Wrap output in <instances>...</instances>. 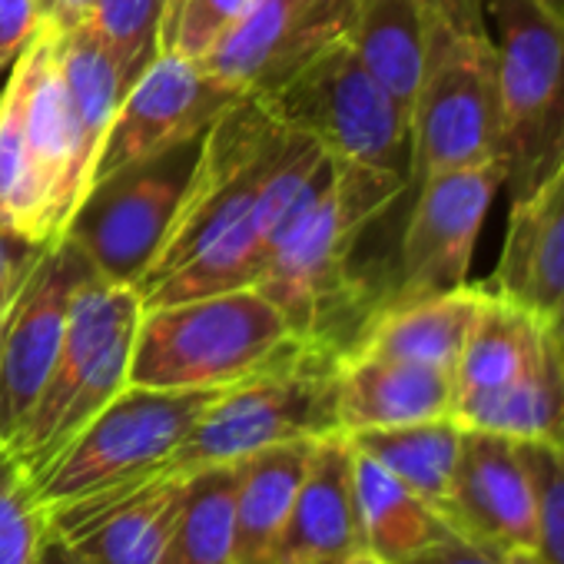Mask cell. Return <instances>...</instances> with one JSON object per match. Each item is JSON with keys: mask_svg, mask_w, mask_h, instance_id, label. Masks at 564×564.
Returning a JSON list of instances; mask_svg holds the SVG:
<instances>
[{"mask_svg": "<svg viewBox=\"0 0 564 564\" xmlns=\"http://www.w3.org/2000/svg\"><path fill=\"white\" fill-rule=\"evenodd\" d=\"M409 127V183L501 160L498 54L481 0H425V51Z\"/></svg>", "mask_w": 564, "mask_h": 564, "instance_id": "6da1fadb", "label": "cell"}, {"mask_svg": "<svg viewBox=\"0 0 564 564\" xmlns=\"http://www.w3.org/2000/svg\"><path fill=\"white\" fill-rule=\"evenodd\" d=\"M303 343L282 313L252 286L143 310L127 386L143 389H229L290 362Z\"/></svg>", "mask_w": 564, "mask_h": 564, "instance_id": "7a4b0ae2", "label": "cell"}, {"mask_svg": "<svg viewBox=\"0 0 564 564\" xmlns=\"http://www.w3.org/2000/svg\"><path fill=\"white\" fill-rule=\"evenodd\" d=\"M409 186V176L395 170L336 160L329 186L275 239L252 290L282 313L303 343L333 346L326 319L346 290L349 256L366 226Z\"/></svg>", "mask_w": 564, "mask_h": 564, "instance_id": "3957f363", "label": "cell"}, {"mask_svg": "<svg viewBox=\"0 0 564 564\" xmlns=\"http://www.w3.org/2000/svg\"><path fill=\"white\" fill-rule=\"evenodd\" d=\"M339 356L343 352L333 346H310L290 362L223 389L156 475L186 478L199 468L229 465L279 442L339 432Z\"/></svg>", "mask_w": 564, "mask_h": 564, "instance_id": "277c9868", "label": "cell"}, {"mask_svg": "<svg viewBox=\"0 0 564 564\" xmlns=\"http://www.w3.org/2000/svg\"><path fill=\"white\" fill-rule=\"evenodd\" d=\"M256 97L272 120L316 140L333 160L409 176V110L372 77L346 37Z\"/></svg>", "mask_w": 564, "mask_h": 564, "instance_id": "5b68a950", "label": "cell"}, {"mask_svg": "<svg viewBox=\"0 0 564 564\" xmlns=\"http://www.w3.org/2000/svg\"><path fill=\"white\" fill-rule=\"evenodd\" d=\"M498 54L501 166L511 199L564 153V18L534 0H481Z\"/></svg>", "mask_w": 564, "mask_h": 564, "instance_id": "8992f818", "label": "cell"}, {"mask_svg": "<svg viewBox=\"0 0 564 564\" xmlns=\"http://www.w3.org/2000/svg\"><path fill=\"white\" fill-rule=\"evenodd\" d=\"M223 389H143L127 386L100 415L34 478L44 511L143 481L183 445Z\"/></svg>", "mask_w": 564, "mask_h": 564, "instance_id": "52a82bcc", "label": "cell"}, {"mask_svg": "<svg viewBox=\"0 0 564 564\" xmlns=\"http://www.w3.org/2000/svg\"><path fill=\"white\" fill-rule=\"evenodd\" d=\"M286 137L290 127L272 120L256 94H242L209 123L183 206L137 286L140 296L252 209Z\"/></svg>", "mask_w": 564, "mask_h": 564, "instance_id": "ba28073f", "label": "cell"}, {"mask_svg": "<svg viewBox=\"0 0 564 564\" xmlns=\"http://www.w3.org/2000/svg\"><path fill=\"white\" fill-rule=\"evenodd\" d=\"M203 137L206 133L143 163H130L87 189L64 239L84 252L100 279L133 290L143 282L183 206Z\"/></svg>", "mask_w": 564, "mask_h": 564, "instance_id": "9c48e42d", "label": "cell"}, {"mask_svg": "<svg viewBox=\"0 0 564 564\" xmlns=\"http://www.w3.org/2000/svg\"><path fill=\"white\" fill-rule=\"evenodd\" d=\"M97 275L70 239L44 246L21 290L0 316V445L11 448L31 419L67 326L80 282Z\"/></svg>", "mask_w": 564, "mask_h": 564, "instance_id": "30bf717a", "label": "cell"}, {"mask_svg": "<svg viewBox=\"0 0 564 564\" xmlns=\"http://www.w3.org/2000/svg\"><path fill=\"white\" fill-rule=\"evenodd\" d=\"M415 186L419 196L402 232L392 303L465 286L491 199L505 189V166L501 160L455 166L432 173Z\"/></svg>", "mask_w": 564, "mask_h": 564, "instance_id": "8fae6325", "label": "cell"}, {"mask_svg": "<svg viewBox=\"0 0 564 564\" xmlns=\"http://www.w3.org/2000/svg\"><path fill=\"white\" fill-rule=\"evenodd\" d=\"M242 94L209 77L196 61L163 51L150 70L123 94L117 117L100 143L90 186L110 173L166 153L199 133Z\"/></svg>", "mask_w": 564, "mask_h": 564, "instance_id": "7c38bea8", "label": "cell"}, {"mask_svg": "<svg viewBox=\"0 0 564 564\" xmlns=\"http://www.w3.org/2000/svg\"><path fill=\"white\" fill-rule=\"evenodd\" d=\"M349 18L352 0H252L196 64L236 94H265L346 37Z\"/></svg>", "mask_w": 564, "mask_h": 564, "instance_id": "4fadbf2b", "label": "cell"}, {"mask_svg": "<svg viewBox=\"0 0 564 564\" xmlns=\"http://www.w3.org/2000/svg\"><path fill=\"white\" fill-rule=\"evenodd\" d=\"M28 70L24 94V140L31 156V176L41 206L44 246L57 242L87 196V170L80 160L77 123L67 97V84L57 64V31L51 24L21 54Z\"/></svg>", "mask_w": 564, "mask_h": 564, "instance_id": "5bb4252c", "label": "cell"}, {"mask_svg": "<svg viewBox=\"0 0 564 564\" xmlns=\"http://www.w3.org/2000/svg\"><path fill=\"white\" fill-rule=\"evenodd\" d=\"M445 521L501 554L534 551L538 501L518 442L465 429Z\"/></svg>", "mask_w": 564, "mask_h": 564, "instance_id": "9a60e30c", "label": "cell"}, {"mask_svg": "<svg viewBox=\"0 0 564 564\" xmlns=\"http://www.w3.org/2000/svg\"><path fill=\"white\" fill-rule=\"evenodd\" d=\"M180 495L183 478L150 475L47 511V528L67 538L90 564H160Z\"/></svg>", "mask_w": 564, "mask_h": 564, "instance_id": "2e32d148", "label": "cell"}, {"mask_svg": "<svg viewBox=\"0 0 564 564\" xmlns=\"http://www.w3.org/2000/svg\"><path fill=\"white\" fill-rule=\"evenodd\" d=\"M140 313L143 306L133 286H117V282H107L100 275H90L87 282H80V290L74 293L70 310H67L64 339H61L51 379L44 386V395L37 399L31 419L24 422L21 435L8 448L21 462L24 471L34 462L54 422L61 419V412L67 409V402L74 399V392L80 389V382L87 379V372L97 366V359L107 352L113 339H120L127 329L140 323Z\"/></svg>", "mask_w": 564, "mask_h": 564, "instance_id": "e0dca14e", "label": "cell"}, {"mask_svg": "<svg viewBox=\"0 0 564 564\" xmlns=\"http://www.w3.org/2000/svg\"><path fill=\"white\" fill-rule=\"evenodd\" d=\"M485 286L541 323L564 300V153L524 196L511 199L505 246Z\"/></svg>", "mask_w": 564, "mask_h": 564, "instance_id": "ac0fdd59", "label": "cell"}, {"mask_svg": "<svg viewBox=\"0 0 564 564\" xmlns=\"http://www.w3.org/2000/svg\"><path fill=\"white\" fill-rule=\"evenodd\" d=\"M352 458L346 432L316 438L272 564H329L362 547Z\"/></svg>", "mask_w": 564, "mask_h": 564, "instance_id": "d6986e66", "label": "cell"}, {"mask_svg": "<svg viewBox=\"0 0 564 564\" xmlns=\"http://www.w3.org/2000/svg\"><path fill=\"white\" fill-rule=\"evenodd\" d=\"M452 399L455 382L445 369L369 352L339 356L336 419L346 435L452 415Z\"/></svg>", "mask_w": 564, "mask_h": 564, "instance_id": "ffe728a7", "label": "cell"}, {"mask_svg": "<svg viewBox=\"0 0 564 564\" xmlns=\"http://www.w3.org/2000/svg\"><path fill=\"white\" fill-rule=\"evenodd\" d=\"M481 303L485 282H478V286L465 282V286L448 293L389 303L362 326L359 339L346 346V352L389 356L452 372Z\"/></svg>", "mask_w": 564, "mask_h": 564, "instance_id": "44dd1931", "label": "cell"}, {"mask_svg": "<svg viewBox=\"0 0 564 564\" xmlns=\"http://www.w3.org/2000/svg\"><path fill=\"white\" fill-rule=\"evenodd\" d=\"M316 438L279 442L236 462L232 564H272Z\"/></svg>", "mask_w": 564, "mask_h": 564, "instance_id": "7402d4cb", "label": "cell"}, {"mask_svg": "<svg viewBox=\"0 0 564 564\" xmlns=\"http://www.w3.org/2000/svg\"><path fill=\"white\" fill-rule=\"evenodd\" d=\"M452 419L468 432L564 452V362L547 339L544 359L511 386L452 399Z\"/></svg>", "mask_w": 564, "mask_h": 564, "instance_id": "603a6c76", "label": "cell"}, {"mask_svg": "<svg viewBox=\"0 0 564 564\" xmlns=\"http://www.w3.org/2000/svg\"><path fill=\"white\" fill-rule=\"evenodd\" d=\"M547 352L544 323L485 286V303L455 359V395L491 392L528 376Z\"/></svg>", "mask_w": 564, "mask_h": 564, "instance_id": "cb8c5ba5", "label": "cell"}, {"mask_svg": "<svg viewBox=\"0 0 564 564\" xmlns=\"http://www.w3.org/2000/svg\"><path fill=\"white\" fill-rule=\"evenodd\" d=\"M352 481L362 547L382 557L386 564L409 561L415 551H422L452 528L425 498H419L409 485H402L392 471H386L359 448L352 458Z\"/></svg>", "mask_w": 564, "mask_h": 564, "instance_id": "d4e9b609", "label": "cell"}, {"mask_svg": "<svg viewBox=\"0 0 564 564\" xmlns=\"http://www.w3.org/2000/svg\"><path fill=\"white\" fill-rule=\"evenodd\" d=\"M346 41L372 77L409 110L425 51V0H352Z\"/></svg>", "mask_w": 564, "mask_h": 564, "instance_id": "484cf974", "label": "cell"}, {"mask_svg": "<svg viewBox=\"0 0 564 564\" xmlns=\"http://www.w3.org/2000/svg\"><path fill=\"white\" fill-rule=\"evenodd\" d=\"M349 438L359 452L376 458L386 471H392L402 485H409L445 518L458 455H462V438H465V429L452 415L399 425V429L356 432Z\"/></svg>", "mask_w": 564, "mask_h": 564, "instance_id": "4316f807", "label": "cell"}, {"mask_svg": "<svg viewBox=\"0 0 564 564\" xmlns=\"http://www.w3.org/2000/svg\"><path fill=\"white\" fill-rule=\"evenodd\" d=\"M57 64H61V74L67 84L74 123H77L80 160H84L87 189H90V173H94L100 143H104V137L117 117V107L123 100V84H120L110 51L97 41V34L87 24H80L74 31H57Z\"/></svg>", "mask_w": 564, "mask_h": 564, "instance_id": "83f0119b", "label": "cell"}, {"mask_svg": "<svg viewBox=\"0 0 564 564\" xmlns=\"http://www.w3.org/2000/svg\"><path fill=\"white\" fill-rule=\"evenodd\" d=\"M232 505L236 462L186 475L160 564H232Z\"/></svg>", "mask_w": 564, "mask_h": 564, "instance_id": "f1b7e54d", "label": "cell"}, {"mask_svg": "<svg viewBox=\"0 0 564 564\" xmlns=\"http://www.w3.org/2000/svg\"><path fill=\"white\" fill-rule=\"evenodd\" d=\"M163 11H166V0H97L87 28L110 51L123 94L163 54L160 47Z\"/></svg>", "mask_w": 564, "mask_h": 564, "instance_id": "f546056e", "label": "cell"}, {"mask_svg": "<svg viewBox=\"0 0 564 564\" xmlns=\"http://www.w3.org/2000/svg\"><path fill=\"white\" fill-rule=\"evenodd\" d=\"M47 538V511L31 475L0 445V564H37Z\"/></svg>", "mask_w": 564, "mask_h": 564, "instance_id": "4dcf8cb0", "label": "cell"}, {"mask_svg": "<svg viewBox=\"0 0 564 564\" xmlns=\"http://www.w3.org/2000/svg\"><path fill=\"white\" fill-rule=\"evenodd\" d=\"M249 4L252 0H166L160 47L186 61H203Z\"/></svg>", "mask_w": 564, "mask_h": 564, "instance_id": "1f68e13d", "label": "cell"}, {"mask_svg": "<svg viewBox=\"0 0 564 564\" xmlns=\"http://www.w3.org/2000/svg\"><path fill=\"white\" fill-rule=\"evenodd\" d=\"M521 452L538 501V541L531 554L544 564H564V452L551 445H521Z\"/></svg>", "mask_w": 564, "mask_h": 564, "instance_id": "d6a6232c", "label": "cell"}, {"mask_svg": "<svg viewBox=\"0 0 564 564\" xmlns=\"http://www.w3.org/2000/svg\"><path fill=\"white\" fill-rule=\"evenodd\" d=\"M47 24L41 0H0V77H11L21 54Z\"/></svg>", "mask_w": 564, "mask_h": 564, "instance_id": "836d02e7", "label": "cell"}, {"mask_svg": "<svg viewBox=\"0 0 564 564\" xmlns=\"http://www.w3.org/2000/svg\"><path fill=\"white\" fill-rule=\"evenodd\" d=\"M402 564H508V554L448 528L442 538H435Z\"/></svg>", "mask_w": 564, "mask_h": 564, "instance_id": "e575fe53", "label": "cell"}, {"mask_svg": "<svg viewBox=\"0 0 564 564\" xmlns=\"http://www.w3.org/2000/svg\"><path fill=\"white\" fill-rule=\"evenodd\" d=\"M41 252H44V246H37V242L0 232V316H4L8 303L21 290L24 275L31 272V265L37 262Z\"/></svg>", "mask_w": 564, "mask_h": 564, "instance_id": "d590c367", "label": "cell"}, {"mask_svg": "<svg viewBox=\"0 0 564 564\" xmlns=\"http://www.w3.org/2000/svg\"><path fill=\"white\" fill-rule=\"evenodd\" d=\"M94 8H97V0H54L47 24L57 31H74V28L90 21Z\"/></svg>", "mask_w": 564, "mask_h": 564, "instance_id": "8d00e7d4", "label": "cell"}, {"mask_svg": "<svg viewBox=\"0 0 564 564\" xmlns=\"http://www.w3.org/2000/svg\"><path fill=\"white\" fill-rule=\"evenodd\" d=\"M37 564H90L67 538H61L57 531L47 528V538H44V547H41V561Z\"/></svg>", "mask_w": 564, "mask_h": 564, "instance_id": "74e56055", "label": "cell"}, {"mask_svg": "<svg viewBox=\"0 0 564 564\" xmlns=\"http://www.w3.org/2000/svg\"><path fill=\"white\" fill-rule=\"evenodd\" d=\"M544 333H547V339H551V346H554V352L561 356V362H564V300L554 306V313L544 319Z\"/></svg>", "mask_w": 564, "mask_h": 564, "instance_id": "f35d334b", "label": "cell"}, {"mask_svg": "<svg viewBox=\"0 0 564 564\" xmlns=\"http://www.w3.org/2000/svg\"><path fill=\"white\" fill-rule=\"evenodd\" d=\"M329 564H386V561L376 557L372 551L359 547V551H352V554H346V557H339V561H329Z\"/></svg>", "mask_w": 564, "mask_h": 564, "instance_id": "ab89813d", "label": "cell"}, {"mask_svg": "<svg viewBox=\"0 0 564 564\" xmlns=\"http://www.w3.org/2000/svg\"><path fill=\"white\" fill-rule=\"evenodd\" d=\"M508 564H544V561L531 551H514V554H508Z\"/></svg>", "mask_w": 564, "mask_h": 564, "instance_id": "60d3db41", "label": "cell"}, {"mask_svg": "<svg viewBox=\"0 0 564 564\" xmlns=\"http://www.w3.org/2000/svg\"><path fill=\"white\" fill-rule=\"evenodd\" d=\"M534 4L551 11V14H557V18H564V0H534Z\"/></svg>", "mask_w": 564, "mask_h": 564, "instance_id": "b9f144b4", "label": "cell"}, {"mask_svg": "<svg viewBox=\"0 0 564 564\" xmlns=\"http://www.w3.org/2000/svg\"><path fill=\"white\" fill-rule=\"evenodd\" d=\"M51 4H54V0H41V11H44V18L51 14Z\"/></svg>", "mask_w": 564, "mask_h": 564, "instance_id": "7bdbcfd3", "label": "cell"}, {"mask_svg": "<svg viewBox=\"0 0 564 564\" xmlns=\"http://www.w3.org/2000/svg\"><path fill=\"white\" fill-rule=\"evenodd\" d=\"M0 100H4V87H0Z\"/></svg>", "mask_w": 564, "mask_h": 564, "instance_id": "ee69618b", "label": "cell"}]
</instances>
